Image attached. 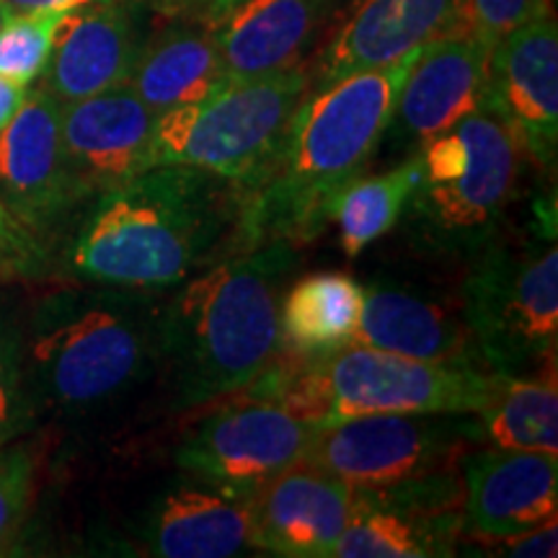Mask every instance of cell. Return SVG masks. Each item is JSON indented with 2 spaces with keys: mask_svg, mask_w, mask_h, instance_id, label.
Returning <instances> with one entry per match:
<instances>
[{
  "mask_svg": "<svg viewBox=\"0 0 558 558\" xmlns=\"http://www.w3.org/2000/svg\"><path fill=\"white\" fill-rule=\"evenodd\" d=\"M518 140L522 156L554 171L558 153V29L554 13L501 37L488 58L484 107Z\"/></svg>",
  "mask_w": 558,
  "mask_h": 558,
  "instance_id": "obj_11",
  "label": "cell"
},
{
  "mask_svg": "<svg viewBox=\"0 0 558 558\" xmlns=\"http://www.w3.org/2000/svg\"><path fill=\"white\" fill-rule=\"evenodd\" d=\"M143 11L135 0H99L68 13L41 73L45 86L62 104L88 99L124 86L143 52Z\"/></svg>",
  "mask_w": 558,
  "mask_h": 558,
  "instance_id": "obj_16",
  "label": "cell"
},
{
  "mask_svg": "<svg viewBox=\"0 0 558 558\" xmlns=\"http://www.w3.org/2000/svg\"><path fill=\"white\" fill-rule=\"evenodd\" d=\"M24 331L9 313L0 311V448L16 442L37 422Z\"/></svg>",
  "mask_w": 558,
  "mask_h": 558,
  "instance_id": "obj_27",
  "label": "cell"
},
{
  "mask_svg": "<svg viewBox=\"0 0 558 558\" xmlns=\"http://www.w3.org/2000/svg\"><path fill=\"white\" fill-rule=\"evenodd\" d=\"M362 308L365 288L344 271H318L303 277L282 298V341L298 357H326L352 344Z\"/></svg>",
  "mask_w": 558,
  "mask_h": 558,
  "instance_id": "obj_23",
  "label": "cell"
},
{
  "mask_svg": "<svg viewBox=\"0 0 558 558\" xmlns=\"http://www.w3.org/2000/svg\"><path fill=\"white\" fill-rule=\"evenodd\" d=\"M339 0H243L213 24L230 81L295 70L316 50Z\"/></svg>",
  "mask_w": 558,
  "mask_h": 558,
  "instance_id": "obj_18",
  "label": "cell"
},
{
  "mask_svg": "<svg viewBox=\"0 0 558 558\" xmlns=\"http://www.w3.org/2000/svg\"><path fill=\"white\" fill-rule=\"evenodd\" d=\"M409 199L414 241L435 254L469 256L488 246L514 194L522 150L486 109L424 140Z\"/></svg>",
  "mask_w": 558,
  "mask_h": 558,
  "instance_id": "obj_5",
  "label": "cell"
},
{
  "mask_svg": "<svg viewBox=\"0 0 558 558\" xmlns=\"http://www.w3.org/2000/svg\"><path fill=\"white\" fill-rule=\"evenodd\" d=\"M156 117L130 83L62 104V148L86 197L150 169Z\"/></svg>",
  "mask_w": 558,
  "mask_h": 558,
  "instance_id": "obj_15",
  "label": "cell"
},
{
  "mask_svg": "<svg viewBox=\"0 0 558 558\" xmlns=\"http://www.w3.org/2000/svg\"><path fill=\"white\" fill-rule=\"evenodd\" d=\"M62 101L32 88L0 132V202L37 239L52 233L86 194L70 171L60 128Z\"/></svg>",
  "mask_w": 558,
  "mask_h": 558,
  "instance_id": "obj_12",
  "label": "cell"
},
{
  "mask_svg": "<svg viewBox=\"0 0 558 558\" xmlns=\"http://www.w3.org/2000/svg\"><path fill=\"white\" fill-rule=\"evenodd\" d=\"M0 233L5 235H13V239H21V241H39L37 235L32 233L29 228L24 226V222H19L16 218L11 215V209L0 202Z\"/></svg>",
  "mask_w": 558,
  "mask_h": 558,
  "instance_id": "obj_35",
  "label": "cell"
},
{
  "mask_svg": "<svg viewBox=\"0 0 558 558\" xmlns=\"http://www.w3.org/2000/svg\"><path fill=\"white\" fill-rule=\"evenodd\" d=\"M318 427L290 414L282 403L246 396L209 411L179 439L173 460L184 473L233 492L259 488L300 463Z\"/></svg>",
  "mask_w": 558,
  "mask_h": 558,
  "instance_id": "obj_9",
  "label": "cell"
},
{
  "mask_svg": "<svg viewBox=\"0 0 558 558\" xmlns=\"http://www.w3.org/2000/svg\"><path fill=\"white\" fill-rule=\"evenodd\" d=\"M68 248L88 284L169 290L213 264L235 241L243 192L197 166L158 163L96 194Z\"/></svg>",
  "mask_w": 558,
  "mask_h": 558,
  "instance_id": "obj_1",
  "label": "cell"
},
{
  "mask_svg": "<svg viewBox=\"0 0 558 558\" xmlns=\"http://www.w3.org/2000/svg\"><path fill=\"white\" fill-rule=\"evenodd\" d=\"M239 3H243V0H166V9L213 26Z\"/></svg>",
  "mask_w": 558,
  "mask_h": 558,
  "instance_id": "obj_32",
  "label": "cell"
},
{
  "mask_svg": "<svg viewBox=\"0 0 558 558\" xmlns=\"http://www.w3.org/2000/svg\"><path fill=\"white\" fill-rule=\"evenodd\" d=\"M501 543V556H556V543H558V527L556 518L543 522V525L527 530V533L514 535V538L499 541Z\"/></svg>",
  "mask_w": 558,
  "mask_h": 558,
  "instance_id": "obj_31",
  "label": "cell"
},
{
  "mask_svg": "<svg viewBox=\"0 0 558 558\" xmlns=\"http://www.w3.org/2000/svg\"><path fill=\"white\" fill-rule=\"evenodd\" d=\"M158 311L145 290H62L24 337L34 399L81 411L111 403L158 365Z\"/></svg>",
  "mask_w": 558,
  "mask_h": 558,
  "instance_id": "obj_4",
  "label": "cell"
},
{
  "mask_svg": "<svg viewBox=\"0 0 558 558\" xmlns=\"http://www.w3.org/2000/svg\"><path fill=\"white\" fill-rule=\"evenodd\" d=\"M422 52L308 88L292 114L282 153L264 184L243 197L235 248L269 241H311L331 220L341 192L362 177L393 124L396 104Z\"/></svg>",
  "mask_w": 558,
  "mask_h": 558,
  "instance_id": "obj_2",
  "label": "cell"
},
{
  "mask_svg": "<svg viewBox=\"0 0 558 558\" xmlns=\"http://www.w3.org/2000/svg\"><path fill=\"white\" fill-rule=\"evenodd\" d=\"M254 494L209 484L186 473L145 512L140 538L160 558H228L251 548Z\"/></svg>",
  "mask_w": 558,
  "mask_h": 558,
  "instance_id": "obj_19",
  "label": "cell"
},
{
  "mask_svg": "<svg viewBox=\"0 0 558 558\" xmlns=\"http://www.w3.org/2000/svg\"><path fill=\"white\" fill-rule=\"evenodd\" d=\"M473 442V414H369L318 427L303 460L354 488H386L456 471Z\"/></svg>",
  "mask_w": 558,
  "mask_h": 558,
  "instance_id": "obj_8",
  "label": "cell"
},
{
  "mask_svg": "<svg viewBox=\"0 0 558 558\" xmlns=\"http://www.w3.org/2000/svg\"><path fill=\"white\" fill-rule=\"evenodd\" d=\"M11 16L16 13H41V11H78L83 5L99 3V0H0Z\"/></svg>",
  "mask_w": 558,
  "mask_h": 558,
  "instance_id": "obj_33",
  "label": "cell"
},
{
  "mask_svg": "<svg viewBox=\"0 0 558 558\" xmlns=\"http://www.w3.org/2000/svg\"><path fill=\"white\" fill-rule=\"evenodd\" d=\"M357 488L300 460L251 499V548L284 558H329L354 512Z\"/></svg>",
  "mask_w": 558,
  "mask_h": 558,
  "instance_id": "obj_13",
  "label": "cell"
},
{
  "mask_svg": "<svg viewBox=\"0 0 558 558\" xmlns=\"http://www.w3.org/2000/svg\"><path fill=\"white\" fill-rule=\"evenodd\" d=\"M458 16L460 0H362L318 58L311 90L401 60L439 34L458 29Z\"/></svg>",
  "mask_w": 558,
  "mask_h": 558,
  "instance_id": "obj_20",
  "label": "cell"
},
{
  "mask_svg": "<svg viewBox=\"0 0 558 558\" xmlns=\"http://www.w3.org/2000/svg\"><path fill=\"white\" fill-rule=\"evenodd\" d=\"M311 88L303 68L228 81L205 99L156 117L150 166H197L233 181L246 197L275 171L298 104Z\"/></svg>",
  "mask_w": 558,
  "mask_h": 558,
  "instance_id": "obj_6",
  "label": "cell"
},
{
  "mask_svg": "<svg viewBox=\"0 0 558 558\" xmlns=\"http://www.w3.org/2000/svg\"><path fill=\"white\" fill-rule=\"evenodd\" d=\"M548 11L550 0H460L458 29L476 34L494 47L509 32Z\"/></svg>",
  "mask_w": 558,
  "mask_h": 558,
  "instance_id": "obj_28",
  "label": "cell"
},
{
  "mask_svg": "<svg viewBox=\"0 0 558 558\" xmlns=\"http://www.w3.org/2000/svg\"><path fill=\"white\" fill-rule=\"evenodd\" d=\"M73 11L16 13L0 29V75L29 88L52 58L60 24Z\"/></svg>",
  "mask_w": 558,
  "mask_h": 558,
  "instance_id": "obj_26",
  "label": "cell"
},
{
  "mask_svg": "<svg viewBox=\"0 0 558 558\" xmlns=\"http://www.w3.org/2000/svg\"><path fill=\"white\" fill-rule=\"evenodd\" d=\"M228 81L213 26L184 16L145 39L128 83L145 107L163 114L205 99Z\"/></svg>",
  "mask_w": 558,
  "mask_h": 558,
  "instance_id": "obj_22",
  "label": "cell"
},
{
  "mask_svg": "<svg viewBox=\"0 0 558 558\" xmlns=\"http://www.w3.org/2000/svg\"><path fill=\"white\" fill-rule=\"evenodd\" d=\"M460 292V316L492 373L522 375L556 360V241L488 243Z\"/></svg>",
  "mask_w": 558,
  "mask_h": 558,
  "instance_id": "obj_7",
  "label": "cell"
},
{
  "mask_svg": "<svg viewBox=\"0 0 558 558\" xmlns=\"http://www.w3.org/2000/svg\"><path fill=\"white\" fill-rule=\"evenodd\" d=\"M352 344L383 349L435 365L488 369L463 316L409 290L373 284Z\"/></svg>",
  "mask_w": 558,
  "mask_h": 558,
  "instance_id": "obj_21",
  "label": "cell"
},
{
  "mask_svg": "<svg viewBox=\"0 0 558 558\" xmlns=\"http://www.w3.org/2000/svg\"><path fill=\"white\" fill-rule=\"evenodd\" d=\"M473 416L481 442L501 450L558 452L556 360L538 375L494 373L492 396Z\"/></svg>",
  "mask_w": 558,
  "mask_h": 558,
  "instance_id": "obj_24",
  "label": "cell"
},
{
  "mask_svg": "<svg viewBox=\"0 0 558 558\" xmlns=\"http://www.w3.org/2000/svg\"><path fill=\"white\" fill-rule=\"evenodd\" d=\"M492 45L450 29L429 39L411 65L396 104L399 135L422 145L484 107Z\"/></svg>",
  "mask_w": 558,
  "mask_h": 558,
  "instance_id": "obj_17",
  "label": "cell"
},
{
  "mask_svg": "<svg viewBox=\"0 0 558 558\" xmlns=\"http://www.w3.org/2000/svg\"><path fill=\"white\" fill-rule=\"evenodd\" d=\"M298 243L269 241L209 264L158 311V365L177 409L241 393L282 352L284 284Z\"/></svg>",
  "mask_w": 558,
  "mask_h": 558,
  "instance_id": "obj_3",
  "label": "cell"
},
{
  "mask_svg": "<svg viewBox=\"0 0 558 558\" xmlns=\"http://www.w3.org/2000/svg\"><path fill=\"white\" fill-rule=\"evenodd\" d=\"M9 19H11V13L5 11L3 3H0V29H3V24H5V21H9Z\"/></svg>",
  "mask_w": 558,
  "mask_h": 558,
  "instance_id": "obj_36",
  "label": "cell"
},
{
  "mask_svg": "<svg viewBox=\"0 0 558 558\" xmlns=\"http://www.w3.org/2000/svg\"><path fill=\"white\" fill-rule=\"evenodd\" d=\"M34 458L26 448H0V548L9 543L29 512Z\"/></svg>",
  "mask_w": 558,
  "mask_h": 558,
  "instance_id": "obj_29",
  "label": "cell"
},
{
  "mask_svg": "<svg viewBox=\"0 0 558 558\" xmlns=\"http://www.w3.org/2000/svg\"><path fill=\"white\" fill-rule=\"evenodd\" d=\"M416 184L418 156L403 160L380 177L354 179L339 194L331 207V220H337L341 248L349 259L390 233V228L401 220Z\"/></svg>",
  "mask_w": 558,
  "mask_h": 558,
  "instance_id": "obj_25",
  "label": "cell"
},
{
  "mask_svg": "<svg viewBox=\"0 0 558 558\" xmlns=\"http://www.w3.org/2000/svg\"><path fill=\"white\" fill-rule=\"evenodd\" d=\"M26 94H29V88L19 86V83H13L0 75V132L9 128V122L16 117V111L21 109V104H24Z\"/></svg>",
  "mask_w": 558,
  "mask_h": 558,
  "instance_id": "obj_34",
  "label": "cell"
},
{
  "mask_svg": "<svg viewBox=\"0 0 558 558\" xmlns=\"http://www.w3.org/2000/svg\"><path fill=\"white\" fill-rule=\"evenodd\" d=\"M45 262V248L39 241H21L0 233V277L34 275Z\"/></svg>",
  "mask_w": 558,
  "mask_h": 558,
  "instance_id": "obj_30",
  "label": "cell"
},
{
  "mask_svg": "<svg viewBox=\"0 0 558 558\" xmlns=\"http://www.w3.org/2000/svg\"><path fill=\"white\" fill-rule=\"evenodd\" d=\"M463 533L499 543L554 520L558 512V452H465Z\"/></svg>",
  "mask_w": 558,
  "mask_h": 558,
  "instance_id": "obj_14",
  "label": "cell"
},
{
  "mask_svg": "<svg viewBox=\"0 0 558 558\" xmlns=\"http://www.w3.org/2000/svg\"><path fill=\"white\" fill-rule=\"evenodd\" d=\"M463 535V481L456 471L386 488H357L354 512L333 556H456Z\"/></svg>",
  "mask_w": 558,
  "mask_h": 558,
  "instance_id": "obj_10",
  "label": "cell"
}]
</instances>
